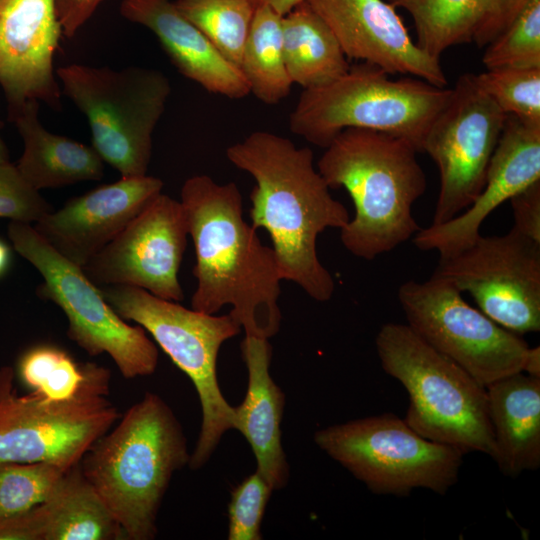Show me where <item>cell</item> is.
Listing matches in <instances>:
<instances>
[{
  "label": "cell",
  "instance_id": "6da1fadb",
  "mask_svg": "<svg viewBox=\"0 0 540 540\" xmlns=\"http://www.w3.org/2000/svg\"><path fill=\"white\" fill-rule=\"evenodd\" d=\"M226 157L256 182L251 225L269 233L281 279L318 302L330 300L335 281L318 258L316 241L328 228H343L350 215L315 168L313 151L272 132L254 131L229 146Z\"/></svg>",
  "mask_w": 540,
  "mask_h": 540
},
{
  "label": "cell",
  "instance_id": "7a4b0ae2",
  "mask_svg": "<svg viewBox=\"0 0 540 540\" xmlns=\"http://www.w3.org/2000/svg\"><path fill=\"white\" fill-rule=\"evenodd\" d=\"M180 195L196 257L192 309L216 314L230 305L229 314L246 335L275 336L281 324L277 259L244 221L237 185L195 175L184 182Z\"/></svg>",
  "mask_w": 540,
  "mask_h": 540
},
{
  "label": "cell",
  "instance_id": "3957f363",
  "mask_svg": "<svg viewBox=\"0 0 540 540\" xmlns=\"http://www.w3.org/2000/svg\"><path fill=\"white\" fill-rule=\"evenodd\" d=\"M317 170L330 189L344 188L355 214L340 229L343 246L373 260L414 237L421 229L413 204L427 179L408 140L375 130L347 128L324 148Z\"/></svg>",
  "mask_w": 540,
  "mask_h": 540
},
{
  "label": "cell",
  "instance_id": "277c9868",
  "mask_svg": "<svg viewBox=\"0 0 540 540\" xmlns=\"http://www.w3.org/2000/svg\"><path fill=\"white\" fill-rule=\"evenodd\" d=\"M190 454L182 425L156 393L146 392L79 462L125 539L151 540L174 473Z\"/></svg>",
  "mask_w": 540,
  "mask_h": 540
},
{
  "label": "cell",
  "instance_id": "5b68a950",
  "mask_svg": "<svg viewBox=\"0 0 540 540\" xmlns=\"http://www.w3.org/2000/svg\"><path fill=\"white\" fill-rule=\"evenodd\" d=\"M382 369L406 389L404 420L426 439L491 458L494 440L486 388L407 324L386 323L377 333Z\"/></svg>",
  "mask_w": 540,
  "mask_h": 540
},
{
  "label": "cell",
  "instance_id": "8992f818",
  "mask_svg": "<svg viewBox=\"0 0 540 540\" xmlns=\"http://www.w3.org/2000/svg\"><path fill=\"white\" fill-rule=\"evenodd\" d=\"M451 93L452 88L415 77L394 80L375 65L357 62L339 78L303 89L289 128L322 148L341 131L359 128L404 138L422 152L425 136Z\"/></svg>",
  "mask_w": 540,
  "mask_h": 540
},
{
  "label": "cell",
  "instance_id": "52a82bcc",
  "mask_svg": "<svg viewBox=\"0 0 540 540\" xmlns=\"http://www.w3.org/2000/svg\"><path fill=\"white\" fill-rule=\"evenodd\" d=\"M99 289L119 316L143 327L192 381L202 422L188 466L192 470L203 467L222 436L233 429V406L219 387L217 357L223 343L240 333L241 325L230 314L188 309L138 287L107 285Z\"/></svg>",
  "mask_w": 540,
  "mask_h": 540
},
{
  "label": "cell",
  "instance_id": "ba28073f",
  "mask_svg": "<svg viewBox=\"0 0 540 540\" xmlns=\"http://www.w3.org/2000/svg\"><path fill=\"white\" fill-rule=\"evenodd\" d=\"M62 94L86 117L92 147L121 177L147 174L152 136L171 94L160 70L70 64L56 70Z\"/></svg>",
  "mask_w": 540,
  "mask_h": 540
},
{
  "label": "cell",
  "instance_id": "9c48e42d",
  "mask_svg": "<svg viewBox=\"0 0 540 540\" xmlns=\"http://www.w3.org/2000/svg\"><path fill=\"white\" fill-rule=\"evenodd\" d=\"M314 442L374 494L397 497L418 488L445 495L458 480L464 456L391 413L325 427L315 432Z\"/></svg>",
  "mask_w": 540,
  "mask_h": 540
},
{
  "label": "cell",
  "instance_id": "30bf717a",
  "mask_svg": "<svg viewBox=\"0 0 540 540\" xmlns=\"http://www.w3.org/2000/svg\"><path fill=\"white\" fill-rule=\"evenodd\" d=\"M7 233L15 251L42 276L37 295L64 312L69 339L90 356L109 355L126 379L156 371L159 352L146 330L119 316L80 266L55 251L31 224L11 221Z\"/></svg>",
  "mask_w": 540,
  "mask_h": 540
},
{
  "label": "cell",
  "instance_id": "8fae6325",
  "mask_svg": "<svg viewBox=\"0 0 540 540\" xmlns=\"http://www.w3.org/2000/svg\"><path fill=\"white\" fill-rule=\"evenodd\" d=\"M106 368L75 398L18 394L15 371L0 367V462H47L70 469L119 419Z\"/></svg>",
  "mask_w": 540,
  "mask_h": 540
},
{
  "label": "cell",
  "instance_id": "7c38bea8",
  "mask_svg": "<svg viewBox=\"0 0 540 540\" xmlns=\"http://www.w3.org/2000/svg\"><path fill=\"white\" fill-rule=\"evenodd\" d=\"M397 297L407 325L484 387L523 372L527 342L469 305L445 279L432 274L424 282L408 280Z\"/></svg>",
  "mask_w": 540,
  "mask_h": 540
},
{
  "label": "cell",
  "instance_id": "4fadbf2b",
  "mask_svg": "<svg viewBox=\"0 0 540 540\" xmlns=\"http://www.w3.org/2000/svg\"><path fill=\"white\" fill-rule=\"evenodd\" d=\"M505 119L506 114L477 85L474 74L457 79L422 147L436 164L440 179L432 224L459 215L481 193Z\"/></svg>",
  "mask_w": 540,
  "mask_h": 540
},
{
  "label": "cell",
  "instance_id": "5bb4252c",
  "mask_svg": "<svg viewBox=\"0 0 540 540\" xmlns=\"http://www.w3.org/2000/svg\"><path fill=\"white\" fill-rule=\"evenodd\" d=\"M433 274L461 293L500 326L522 335L540 330V243L512 227L480 235L455 255L439 258Z\"/></svg>",
  "mask_w": 540,
  "mask_h": 540
},
{
  "label": "cell",
  "instance_id": "9a60e30c",
  "mask_svg": "<svg viewBox=\"0 0 540 540\" xmlns=\"http://www.w3.org/2000/svg\"><path fill=\"white\" fill-rule=\"evenodd\" d=\"M188 235L181 202L161 192L82 270L98 287L128 285L181 302L178 271Z\"/></svg>",
  "mask_w": 540,
  "mask_h": 540
},
{
  "label": "cell",
  "instance_id": "2e32d148",
  "mask_svg": "<svg viewBox=\"0 0 540 540\" xmlns=\"http://www.w3.org/2000/svg\"><path fill=\"white\" fill-rule=\"evenodd\" d=\"M329 27L348 60L375 65L390 75L448 81L440 59L410 37L396 8L384 0H305Z\"/></svg>",
  "mask_w": 540,
  "mask_h": 540
},
{
  "label": "cell",
  "instance_id": "e0dca14e",
  "mask_svg": "<svg viewBox=\"0 0 540 540\" xmlns=\"http://www.w3.org/2000/svg\"><path fill=\"white\" fill-rule=\"evenodd\" d=\"M62 35L55 0H0V87L8 111L28 101L61 109L54 56Z\"/></svg>",
  "mask_w": 540,
  "mask_h": 540
},
{
  "label": "cell",
  "instance_id": "ac0fdd59",
  "mask_svg": "<svg viewBox=\"0 0 540 540\" xmlns=\"http://www.w3.org/2000/svg\"><path fill=\"white\" fill-rule=\"evenodd\" d=\"M540 180V126L506 115L492 154L483 190L462 213L420 229L413 243L420 250H435L449 257L472 245L484 220L503 202Z\"/></svg>",
  "mask_w": 540,
  "mask_h": 540
},
{
  "label": "cell",
  "instance_id": "d6986e66",
  "mask_svg": "<svg viewBox=\"0 0 540 540\" xmlns=\"http://www.w3.org/2000/svg\"><path fill=\"white\" fill-rule=\"evenodd\" d=\"M163 185L148 174L121 177L70 199L34 228L55 251L82 268L162 192Z\"/></svg>",
  "mask_w": 540,
  "mask_h": 540
},
{
  "label": "cell",
  "instance_id": "ffe728a7",
  "mask_svg": "<svg viewBox=\"0 0 540 540\" xmlns=\"http://www.w3.org/2000/svg\"><path fill=\"white\" fill-rule=\"evenodd\" d=\"M120 14L153 32L178 72L206 91L230 99L250 94L239 67L179 11L174 0H123Z\"/></svg>",
  "mask_w": 540,
  "mask_h": 540
},
{
  "label": "cell",
  "instance_id": "44dd1931",
  "mask_svg": "<svg viewBox=\"0 0 540 540\" xmlns=\"http://www.w3.org/2000/svg\"><path fill=\"white\" fill-rule=\"evenodd\" d=\"M241 353L248 371L242 403L233 407V429L248 441L256 459V470L273 490L284 488L289 465L281 442L285 394L270 375L272 346L269 339L246 335Z\"/></svg>",
  "mask_w": 540,
  "mask_h": 540
},
{
  "label": "cell",
  "instance_id": "7402d4cb",
  "mask_svg": "<svg viewBox=\"0 0 540 540\" xmlns=\"http://www.w3.org/2000/svg\"><path fill=\"white\" fill-rule=\"evenodd\" d=\"M486 388L493 432V460L517 477L540 466V377L517 372Z\"/></svg>",
  "mask_w": 540,
  "mask_h": 540
},
{
  "label": "cell",
  "instance_id": "603a6c76",
  "mask_svg": "<svg viewBox=\"0 0 540 540\" xmlns=\"http://www.w3.org/2000/svg\"><path fill=\"white\" fill-rule=\"evenodd\" d=\"M38 101L8 111L23 140L16 167L36 190L96 181L104 175V161L91 146L47 130L39 119Z\"/></svg>",
  "mask_w": 540,
  "mask_h": 540
},
{
  "label": "cell",
  "instance_id": "cb8c5ba5",
  "mask_svg": "<svg viewBox=\"0 0 540 540\" xmlns=\"http://www.w3.org/2000/svg\"><path fill=\"white\" fill-rule=\"evenodd\" d=\"M282 39L289 77L303 89L323 86L351 65L329 27L306 1L282 17Z\"/></svg>",
  "mask_w": 540,
  "mask_h": 540
},
{
  "label": "cell",
  "instance_id": "d4e9b609",
  "mask_svg": "<svg viewBox=\"0 0 540 540\" xmlns=\"http://www.w3.org/2000/svg\"><path fill=\"white\" fill-rule=\"evenodd\" d=\"M43 506V540L125 539L117 520L82 474L79 463L63 475Z\"/></svg>",
  "mask_w": 540,
  "mask_h": 540
},
{
  "label": "cell",
  "instance_id": "484cf974",
  "mask_svg": "<svg viewBox=\"0 0 540 540\" xmlns=\"http://www.w3.org/2000/svg\"><path fill=\"white\" fill-rule=\"evenodd\" d=\"M282 15L256 5L239 69L250 93L265 104H277L293 85L284 59Z\"/></svg>",
  "mask_w": 540,
  "mask_h": 540
},
{
  "label": "cell",
  "instance_id": "4316f807",
  "mask_svg": "<svg viewBox=\"0 0 540 540\" xmlns=\"http://www.w3.org/2000/svg\"><path fill=\"white\" fill-rule=\"evenodd\" d=\"M487 0H387L412 17L416 44L440 59L448 48L473 41Z\"/></svg>",
  "mask_w": 540,
  "mask_h": 540
},
{
  "label": "cell",
  "instance_id": "83f0119b",
  "mask_svg": "<svg viewBox=\"0 0 540 540\" xmlns=\"http://www.w3.org/2000/svg\"><path fill=\"white\" fill-rule=\"evenodd\" d=\"M106 368L93 362L79 363L65 350L39 344L19 358L21 381L43 399L63 402L77 397Z\"/></svg>",
  "mask_w": 540,
  "mask_h": 540
},
{
  "label": "cell",
  "instance_id": "f1b7e54d",
  "mask_svg": "<svg viewBox=\"0 0 540 540\" xmlns=\"http://www.w3.org/2000/svg\"><path fill=\"white\" fill-rule=\"evenodd\" d=\"M217 50L239 67L256 8L255 0H174Z\"/></svg>",
  "mask_w": 540,
  "mask_h": 540
},
{
  "label": "cell",
  "instance_id": "f546056e",
  "mask_svg": "<svg viewBox=\"0 0 540 540\" xmlns=\"http://www.w3.org/2000/svg\"><path fill=\"white\" fill-rule=\"evenodd\" d=\"M68 470L47 462H0V518L44 503Z\"/></svg>",
  "mask_w": 540,
  "mask_h": 540
},
{
  "label": "cell",
  "instance_id": "4dcf8cb0",
  "mask_svg": "<svg viewBox=\"0 0 540 540\" xmlns=\"http://www.w3.org/2000/svg\"><path fill=\"white\" fill-rule=\"evenodd\" d=\"M474 78L506 115L540 126V68L487 69Z\"/></svg>",
  "mask_w": 540,
  "mask_h": 540
},
{
  "label": "cell",
  "instance_id": "1f68e13d",
  "mask_svg": "<svg viewBox=\"0 0 540 540\" xmlns=\"http://www.w3.org/2000/svg\"><path fill=\"white\" fill-rule=\"evenodd\" d=\"M485 47L482 62L487 69L540 68V0H531Z\"/></svg>",
  "mask_w": 540,
  "mask_h": 540
},
{
  "label": "cell",
  "instance_id": "d6a6232c",
  "mask_svg": "<svg viewBox=\"0 0 540 540\" xmlns=\"http://www.w3.org/2000/svg\"><path fill=\"white\" fill-rule=\"evenodd\" d=\"M273 489L257 471L232 491L228 505V540H261V525Z\"/></svg>",
  "mask_w": 540,
  "mask_h": 540
},
{
  "label": "cell",
  "instance_id": "836d02e7",
  "mask_svg": "<svg viewBox=\"0 0 540 540\" xmlns=\"http://www.w3.org/2000/svg\"><path fill=\"white\" fill-rule=\"evenodd\" d=\"M53 207L21 175L15 164H0V218L31 224Z\"/></svg>",
  "mask_w": 540,
  "mask_h": 540
},
{
  "label": "cell",
  "instance_id": "e575fe53",
  "mask_svg": "<svg viewBox=\"0 0 540 540\" xmlns=\"http://www.w3.org/2000/svg\"><path fill=\"white\" fill-rule=\"evenodd\" d=\"M531 0H487L483 15L473 35L480 48L504 31Z\"/></svg>",
  "mask_w": 540,
  "mask_h": 540
},
{
  "label": "cell",
  "instance_id": "d590c367",
  "mask_svg": "<svg viewBox=\"0 0 540 540\" xmlns=\"http://www.w3.org/2000/svg\"><path fill=\"white\" fill-rule=\"evenodd\" d=\"M513 211V227L540 243V180L509 199Z\"/></svg>",
  "mask_w": 540,
  "mask_h": 540
},
{
  "label": "cell",
  "instance_id": "8d00e7d4",
  "mask_svg": "<svg viewBox=\"0 0 540 540\" xmlns=\"http://www.w3.org/2000/svg\"><path fill=\"white\" fill-rule=\"evenodd\" d=\"M43 503L25 512L0 518V540H43Z\"/></svg>",
  "mask_w": 540,
  "mask_h": 540
},
{
  "label": "cell",
  "instance_id": "74e56055",
  "mask_svg": "<svg viewBox=\"0 0 540 540\" xmlns=\"http://www.w3.org/2000/svg\"><path fill=\"white\" fill-rule=\"evenodd\" d=\"M104 1L55 0L56 14L63 35L67 38L74 37Z\"/></svg>",
  "mask_w": 540,
  "mask_h": 540
},
{
  "label": "cell",
  "instance_id": "f35d334b",
  "mask_svg": "<svg viewBox=\"0 0 540 540\" xmlns=\"http://www.w3.org/2000/svg\"><path fill=\"white\" fill-rule=\"evenodd\" d=\"M305 0H255L256 5H265L284 16Z\"/></svg>",
  "mask_w": 540,
  "mask_h": 540
},
{
  "label": "cell",
  "instance_id": "ab89813d",
  "mask_svg": "<svg viewBox=\"0 0 540 540\" xmlns=\"http://www.w3.org/2000/svg\"><path fill=\"white\" fill-rule=\"evenodd\" d=\"M523 372L534 376L540 377V348L539 346L529 349L524 366Z\"/></svg>",
  "mask_w": 540,
  "mask_h": 540
},
{
  "label": "cell",
  "instance_id": "60d3db41",
  "mask_svg": "<svg viewBox=\"0 0 540 540\" xmlns=\"http://www.w3.org/2000/svg\"><path fill=\"white\" fill-rule=\"evenodd\" d=\"M11 263V250L9 246L0 239V278L8 271Z\"/></svg>",
  "mask_w": 540,
  "mask_h": 540
},
{
  "label": "cell",
  "instance_id": "b9f144b4",
  "mask_svg": "<svg viewBox=\"0 0 540 540\" xmlns=\"http://www.w3.org/2000/svg\"><path fill=\"white\" fill-rule=\"evenodd\" d=\"M1 127H2V122L0 121V129ZM8 162H10L8 148L0 134V164H4Z\"/></svg>",
  "mask_w": 540,
  "mask_h": 540
}]
</instances>
